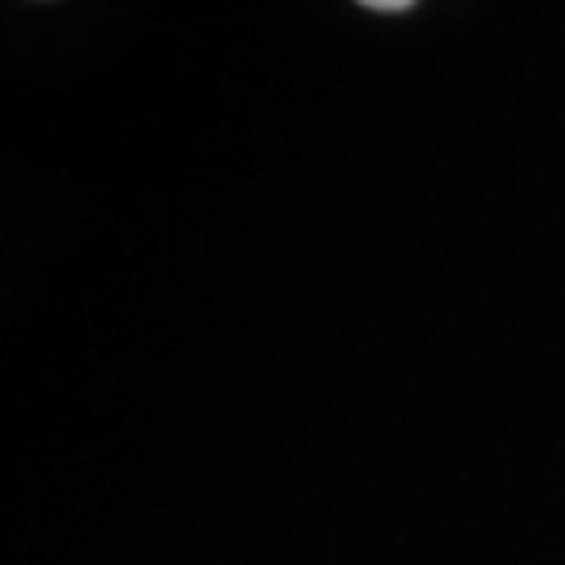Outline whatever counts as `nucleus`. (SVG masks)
<instances>
[{
  "label": "nucleus",
  "instance_id": "obj_1",
  "mask_svg": "<svg viewBox=\"0 0 565 565\" xmlns=\"http://www.w3.org/2000/svg\"><path fill=\"white\" fill-rule=\"evenodd\" d=\"M356 4H364V9H377V13H403V9H411L415 0H356Z\"/></svg>",
  "mask_w": 565,
  "mask_h": 565
}]
</instances>
